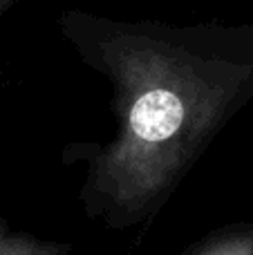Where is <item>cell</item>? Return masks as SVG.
<instances>
[{"label": "cell", "instance_id": "cell-1", "mask_svg": "<svg viewBox=\"0 0 253 255\" xmlns=\"http://www.w3.org/2000/svg\"><path fill=\"white\" fill-rule=\"evenodd\" d=\"M182 119V101L173 92L150 90L134 103L130 112V128L143 141H164L177 132Z\"/></svg>", "mask_w": 253, "mask_h": 255}]
</instances>
